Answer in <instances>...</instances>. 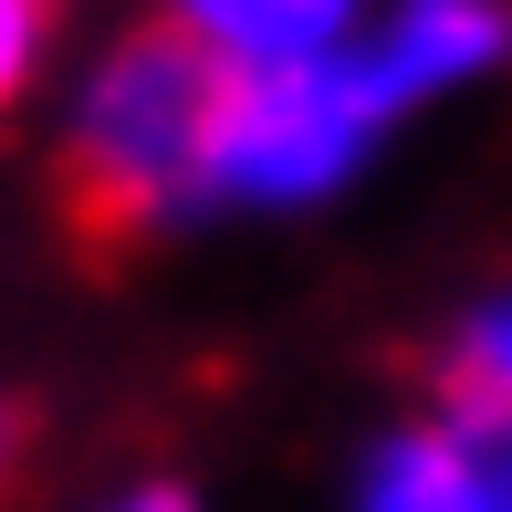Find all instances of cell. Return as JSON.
Masks as SVG:
<instances>
[{
  "instance_id": "6da1fadb",
  "label": "cell",
  "mask_w": 512,
  "mask_h": 512,
  "mask_svg": "<svg viewBox=\"0 0 512 512\" xmlns=\"http://www.w3.org/2000/svg\"><path fill=\"white\" fill-rule=\"evenodd\" d=\"M230 84L241 63H220L189 21L115 42V63L74 115V147H63V220L84 241H136V230H168L178 209H199L220 189Z\"/></svg>"
},
{
  "instance_id": "7a4b0ae2",
  "label": "cell",
  "mask_w": 512,
  "mask_h": 512,
  "mask_svg": "<svg viewBox=\"0 0 512 512\" xmlns=\"http://www.w3.org/2000/svg\"><path fill=\"white\" fill-rule=\"evenodd\" d=\"M387 84L366 53H314L230 84V136H220V199H314L356 168V147L387 126Z\"/></svg>"
},
{
  "instance_id": "3957f363",
  "label": "cell",
  "mask_w": 512,
  "mask_h": 512,
  "mask_svg": "<svg viewBox=\"0 0 512 512\" xmlns=\"http://www.w3.org/2000/svg\"><path fill=\"white\" fill-rule=\"evenodd\" d=\"M492 42H502L492 0H398L387 32L366 42V63H377L387 105H418V95H439V84H460L471 63H492Z\"/></svg>"
},
{
  "instance_id": "277c9868",
  "label": "cell",
  "mask_w": 512,
  "mask_h": 512,
  "mask_svg": "<svg viewBox=\"0 0 512 512\" xmlns=\"http://www.w3.org/2000/svg\"><path fill=\"white\" fill-rule=\"evenodd\" d=\"M366 512H512L471 429H398L366 460Z\"/></svg>"
},
{
  "instance_id": "5b68a950",
  "label": "cell",
  "mask_w": 512,
  "mask_h": 512,
  "mask_svg": "<svg viewBox=\"0 0 512 512\" xmlns=\"http://www.w3.org/2000/svg\"><path fill=\"white\" fill-rule=\"evenodd\" d=\"M356 0H178V21L241 74H272V63H314L324 42L345 32Z\"/></svg>"
},
{
  "instance_id": "8992f818",
  "label": "cell",
  "mask_w": 512,
  "mask_h": 512,
  "mask_svg": "<svg viewBox=\"0 0 512 512\" xmlns=\"http://www.w3.org/2000/svg\"><path fill=\"white\" fill-rule=\"evenodd\" d=\"M450 429H481V439H512V304H492L471 335L450 345Z\"/></svg>"
},
{
  "instance_id": "52a82bcc",
  "label": "cell",
  "mask_w": 512,
  "mask_h": 512,
  "mask_svg": "<svg viewBox=\"0 0 512 512\" xmlns=\"http://www.w3.org/2000/svg\"><path fill=\"white\" fill-rule=\"evenodd\" d=\"M32 42H42V0H0V105L32 74Z\"/></svg>"
},
{
  "instance_id": "ba28073f",
  "label": "cell",
  "mask_w": 512,
  "mask_h": 512,
  "mask_svg": "<svg viewBox=\"0 0 512 512\" xmlns=\"http://www.w3.org/2000/svg\"><path fill=\"white\" fill-rule=\"evenodd\" d=\"M115 512H189L178 492H136V502H115Z\"/></svg>"
}]
</instances>
